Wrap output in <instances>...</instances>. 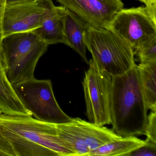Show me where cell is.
Masks as SVG:
<instances>
[{
    "mask_svg": "<svg viewBox=\"0 0 156 156\" xmlns=\"http://www.w3.org/2000/svg\"><path fill=\"white\" fill-rule=\"evenodd\" d=\"M140 2L144 3L146 6H149L153 4H156V0H138Z\"/></svg>",
    "mask_w": 156,
    "mask_h": 156,
    "instance_id": "obj_22",
    "label": "cell"
},
{
    "mask_svg": "<svg viewBox=\"0 0 156 156\" xmlns=\"http://www.w3.org/2000/svg\"><path fill=\"white\" fill-rule=\"evenodd\" d=\"M143 135L147 137L146 141L156 144V111H151L147 117Z\"/></svg>",
    "mask_w": 156,
    "mask_h": 156,
    "instance_id": "obj_17",
    "label": "cell"
},
{
    "mask_svg": "<svg viewBox=\"0 0 156 156\" xmlns=\"http://www.w3.org/2000/svg\"><path fill=\"white\" fill-rule=\"evenodd\" d=\"M13 86L24 107L34 118L54 124L72 120L58 105L51 80H38L34 77Z\"/></svg>",
    "mask_w": 156,
    "mask_h": 156,
    "instance_id": "obj_5",
    "label": "cell"
},
{
    "mask_svg": "<svg viewBox=\"0 0 156 156\" xmlns=\"http://www.w3.org/2000/svg\"><path fill=\"white\" fill-rule=\"evenodd\" d=\"M0 133L10 143L16 156H76L57 136L56 124L30 115L0 114Z\"/></svg>",
    "mask_w": 156,
    "mask_h": 156,
    "instance_id": "obj_1",
    "label": "cell"
},
{
    "mask_svg": "<svg viewBox=\"0 0 156 156\" xmlns=\"http://www.w3.org/2000/svg\"><path fill=\"white\" fill-rule=\"evenodd\" d=\"M0 109L10 115H30L8 79L0 50ZM32 116V115H31Z\"/></svg>",
    "mask_w": 156,
    "mask_h": 156,
    "instance_id": "obj_13",
    "label": "cell"
},
{
    "mask_svg": "<svg viewBox=\"0 0 156 156\" xmlns=\"http://www.w3.org/2000/svg\"><path fill=\"white\" fill-rule=\"evenodd\" d=\"M91 27L109 29L118 12L124 9L122 0H56Z\"/></svg>",
    "mask_w": 156,
    "mask_h": 156,
    "instance_id": "obj_9",
    "label": "cell"
},
{
    "mask_svg": "<svg viewBox=\"0 0 156 156\" xmlns=\"http://www.w3.org/2000/svg\"><path fill=\"white\" fill-rule=\"evenodd\" d=\"M48 46L31 32L2 38L0 50L7 76L12 85L34 78L38 61Z\"/></svg>",
    "mask_w": 156,
    "mask_h": 156,
    "instance_id": "obj_4",
    "label": "cell"
},
{
    "mask_svg": "<svg viewBox=\"0 0 156 156\" xmlns=\"http://www.w3.org/2000/svg\"><path fill=\"white\" fill-rule=\"evenodd\" d=\"M85 41L92 55L88 64L100 72L116 76L136 65L132 46L110 29L89 26Z\"/></svg>",
    "mask_w": 156,
    "mask_h": 156,
    "instance_id": "obj_3",
    "label": "cell"
},
{
    "mask_svg": "<svg viewBox=\"0 0 156 156\" xmlns=\"http://www.w3.org/2000/svg\"><path fill=\"white\" fill-rule=\"evenodd\" d=\"M6 6V0H0V45L2 38V19L5 7Z\"/></svg>",
    "mask_w": 156,
    "mask_h": 156,
    "instance_id": "obj_20",
    "label": "cell"
},
{
    "mask_svg": "<svg viewBox=\"0 0 156 156\" xmlns=\"http://www.w3.org/2000/svg\"><path fill=\"white\" fill-rule=\"evenodd\" d=\"M88 65L83 82L88 121L98 126L110 125L112 76Z\"/></svg>",
    "mask_w": 156,
    "mask_h": 156,
    "instance_id": "obj_8",
    "label": "cell"
},
{
    "mask_svg": "<svg viewBox=\"0 0 156 156\" xmlns=\"http://www.w3.org/2000/svg\"><path fill=\"white\" fill-rule=\"evenodd\" d=\"M57 136L75 152L76 156H88L97 148L122 137L113 129L98 126L80 118L56 124Z\"/></svg>",
    "mask_w": 156,
    "mask_h": 156,
    "instance_id": "obj_7",
    "label": "cell"
},
{
    "mask_svg": "<svg viewBox=\"0 0 156 156\" xmlns=\"http://www.w3.org/2000/svg\"><path fill=\"white\" fill-rule=\"evenodd\" d=\"M141 89L148 110L156 111V62L137 65Z\"/></svg>",
    "mask_w": 156,
    "mask_h": 156,
    "instance_id": "obj_15",
    "label": "cell"
},
{
    "mask_svg": "<svg viewBox=\"0 0 156 156\" xmlns=\"http://www.w3.org/2000/svg\"><path fill=\"white\" fill-rule=\"evenodd\" d=\"M147 110L136 64L122 74L112 76L110 124L117 135H143Z\"/></svg>",
    "mask_w": 156,
    "mask_h": 156,
    "instance_id": "obj_2",
    "label": "cell"
},
{
    "mask_svg": "<svg viewBox=\"0 0 156 156\" xmlns=\"http://www.w3.org/2000/svg\"><path fill=\"white\" fill-rule=\"evenodd\" d=\"M145 141V145L129 153L127 156H156V144Z\"/></svg>",
    "mask_w": 156,
    "mask_h": 156,
    "instance_id": "obj_18",
    "label": "cell"
},
{
    "mask_svg": "<svg viewBox=\"0 0 156 156\" xmlns=\"http://www.w3.org/2000/svg\"><path fill=\"white\" fill-rule=\"evenodd\" d=\"M38 0H6V5L26 4L36 2Z\"/></svg>",
    "mask_w": 156,
    "mask_h": 156,
    "instance_id": "obj_21",
    "label": "cell"
},
{
    "mask_svg": "<svg viewBox=\"0 0 156 156\" xmlns=\"http://www.w3.org/2000/svg\"><path fill=\"white\" fill-rule=\"evenodd\" d=\"M145 144V140L136 136L122 137L92 151L88 156H127L129 153Z\"/></svg>",
    "mask_w": 156,
    "mask_h": 156,
    "instance_id": "obj_14",
    "label": "cell"
},
{
    "mask_svg": "<svg viewBox=\"0 0 156 156\" xmlns=\"http://www.w3.org/2000/svg\"><path fill=\"white\" fill-rule=\"evenodd\" d=\"M89 25L77 15L66 9L64 19V30L67 46L75 51L88 65L85 35Z\"/></svg>",
    "mask_w": 156,
    "mask_h": 156,
    "instance_id": "obj_12",
    "label": "cell"
},
{
    "mask_svg": "<svg viewBox=\"0 0 156 156\" xmlns=\"http://www.w3.org/2000/svg\"><path fill=\"white\" fill-rule=\"evenodd\" d=\"M46 11L41 27L31 32L48 45L62 43L67 45L64 30V19L66 9L55 6L52 0H44Z\"/></svg>",
    "mask_w": 156,
    "mask_h": 156,
    "instance_id": "obj_11",
    "label": "cell"
},
{
    "mask_svg": "<svg viewBox=\"0 0 156 156\" xmlns=\"http://www.w3.org/2000/svg\"><path fill=\"white\" fill-rule=\"evenodd\" d=\"M0 156H16L10 143L0 133Z\"/></svg>",
    "mask_w": 156,
    "mask_h": 156,
    "instance_id": "obj_19",
    "label": "cell"
},
{
    "mask_svg": "<svg viewBox=\"0 0 156 156\" xmlns=\"http://www.w3.org/2000/svg\"><path fill=\"white\" fill-rule=\"evenodd\" d=\"M109 29L122 37L134 50L156 37V4L122 9Z\"/></svg>",
    "mask_w": 156,
    "mask_h": 156,
    "instance_id": "obj_6",
    "label": "cell"
},
{
    "mask_svg": "<svg viewBox=\"0 0 156 156\" xmlns=\"http://www.w3.org/2000/svg\"><path fill=\"white\" fill-rule=\"evenodd\" d=\"M1 113H2V111L0 109V114H1Z\"/></svg>",
    "mask_w": 156,
    "mask_h": 156,
    "instance_id": "obj_23",
    "label": "cell"
},
{
    "mask_svg": "<svg viewBox=\"0 0 156 156\" xmlns=\"http://www.w3.org/2000/svg\"><path fill=\"white\" fill-rule=\"evenodd\" d=\"M46 11L44 0L6 5L2 24V38L13 34L31 32L41 27Z\"/></svg>",
    "mask_w": 156,
    "mask_h": 156,
    "instance_id": "obj_10",
    "label": "cell"
},
{
    "mask_svg": "<svg viewBox=\"0 0 156 156\" xmlns=\"http://www.w3.org/2000/svg\"><path fill=\"white\" fill-rule=\"evenodd\" d=\"M140 63L156 62V37L138 49L134 50Z\"/></svg>",
    "mask_w": 156,
    "mask_h": 156,
    "instance_id": "obj_16",
    "label": "cell"
}]
</instances>
